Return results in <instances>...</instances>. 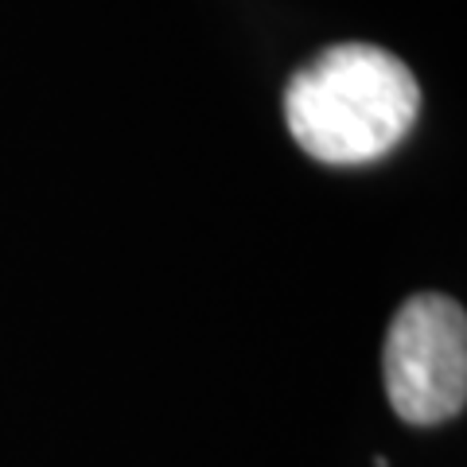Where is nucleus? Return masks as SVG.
<instances>
[{"label": "nucleus", "instance_id": "1", "mask_svg": "<svg viewBox=\"0 0 467 467\" xmlns=\"http://www.w3.org/2000/svg\"><path fill=\"white\" fill-rule=\"evenodd\" d=\"M420 113V86L398 55L339 43L316 55L285 90L292 140L319 164L350 168L393 152Z\"/></svg>", "mask_w": 467, "mask_h": 467}, {"label": "nucleus", "instance_id": "2", "mask_svg": "<svg viewBox=\"0 0 467 467\" xmlns=\"http://www.w3.org/2000/svg\"><path fill=\"white\" fill-rule=\"evenodd\" d=\"M386 398L405 425H444L467 401V319L448 296L405 300L386 335Z\"/></svg>", "mask_w": 467, "mask_h": 467}]
</instances>
